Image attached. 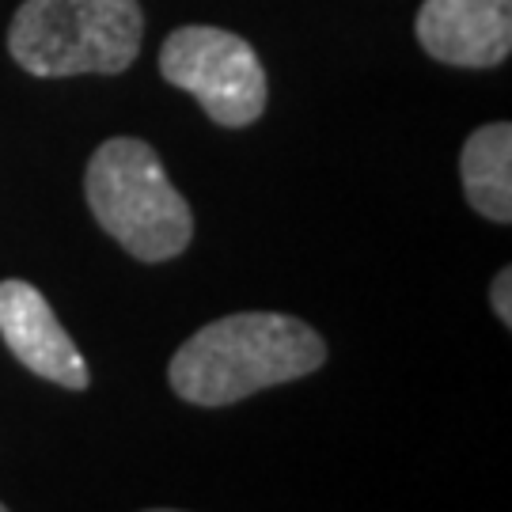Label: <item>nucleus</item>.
Returning <instances> with one entry per match:
<instances>
[{
	"mask_svg": "<svg viewBox=\"0 0 512 512\" xmlns=\"http://www.w3.org/2000/svg\"><path fill=\"white\" fill-rule=\"evenodd\" d=\"M327 361V342L293 315L239 311L190 334L175 349L167 380L194 406H232L277 384L304 380Z\"/></svg>",
	"mask_w": 512,
	"mask_h": 512,
	"instance_id": "nucleus-1",
	"label": "nucleus"
},
{
	"mask_svg": "<svg viewBox=\"0 0 512 512\" xmlns=\"http://www.w3.org/2000/svg\"><path fill=\"white\" fill-rule=\"evenodd\" d=\"M88 209L110 239L141 262H167L194 239V213L171 186L156 148L137 137H110L84 171Z\"/></svg>",
	"mask_w": 512,
	"mask_h": 512,
	"instance_id": "nucleus-2",
	"label": "nucleus"
},
{
	"mask_svg": "<svg viewBox=\"0 0 512 512\" xmlns=\"http://www.w3.org/2000/svg\"><path fill=\"white\" fill-rule=\"evenodd\" d=\"M141 35L137 0H23L8 27V54L31 76L126 73Z\"/></svg>",
	"mask_w": 512,
	"mask_h": 512,
	"instance_id": "nucleus-3",
	"label": "nucleus"
},
{
	"mask_svg": "<svg viewBox=\"0 0 512 512\" xmlns=\"http://www.w3.org/2000/svg\"><path fill=\"white\" fill-rule=\"evenodd\" d=\"M160 76L190 92L224 129H243L266 110V69L247 38L224 27L190 23L164 38Z\"/></svg>",
	"mask_w": 512,
	"mask_h": 512,
	"instance_id": "nucleus-4",
	"label": "nucleus"
},
{
	"mask_svg": "<svg viewBox=\"0 0 512 512\" xmlns=\"http://www.w3.org/2000/svg\"><path fill=\"white\" fill-rule=\"evenodd\" d=\"M0 338L19 365L50 384L65 391H84L92 384V372L69 338V330L61 327L50 300L31 281H19V277L0 281Z\"/></svg>",
	"mask_w": 512,
	"mask_h": 512,
	"instance_id": "nucleus-5",
	"label": "nucleus"
},
{
	"mask_svg": "<svg viewBox=\"0 0 512 512\" xmlns=\"http://www.w3.org/2000/svg\"><path fill=\"white\" fill-rule=\"evenodd\" d=\"M421 50L456 69H494L512 50V0H425Z\"/></svg>",
	"mask_w": 512,
	"mask_h": 512,
	"instance_id": "nucleus-6",
	"label": "nucleus"
},
{
	"mask_svg": "<svg viewBox=\"0 0 512 512\" xmlns=\"http://www.w3.org/2000/svg\"><path fill=\"white\" fill-rule=\"evenodd\" d=\"M459 179L475 213L494 224L512 220V126L490 122L475 129L459 152Z\"/></svg>",
	"mask_w": 512,
	"mask_h": 512,
	"instance_id": "nucleus-7",
	"label": "nucleus"
},
{
	"mask_svg": "<svg viewBox=\"0 0 512 512\" xmlns=\"http://www.w3.org/2000/svg\"><path fill=\"white\" fill-rule=\"evenodd\" d=\"M490 304H494V315L512 327V270L505 266L501 274L494 277V285H490Z\"/></svg>",
	"mask_w": 512,
	"mask_h": 512,
	"instance_id": "nucleus-8",
	"label": "nucleus"
},
{
	"mask_svg": "<svg viewBox=\"0 0 512 512\" xmlns=\"http://www.w3.org/2000/svg\"><path fill=\"white\" fill-rule=\"evenodd\" d=\"M148 512H179V509H148Z\"/></svg>",
	"mask_w": 512,
	"mask_h": 512,
	"instance_id": "nucleus-9",
	"label": "nucleus"
},
{
	"mask_svg": "<svg viewBox=\"0 0 512 512\" xmlns=\"http://www.w3.org/2000/svg\"><path fill=\"white\" fill-rule=\"evenodd\" d=\"M0 512H8V509H4V505H0Z\"/></svg>",
	"mask_w": 512,
	"mask_h": 512,
	"instance_id": "nucleus-10",
	"label": "nucleus"
}]
</instances>
